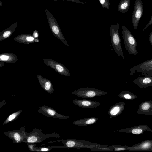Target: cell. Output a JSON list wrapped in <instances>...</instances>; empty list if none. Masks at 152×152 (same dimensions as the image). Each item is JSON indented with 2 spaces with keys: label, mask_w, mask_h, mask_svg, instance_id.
Listing matches in <instances>:
<instances>
[{
  "label": "cell",
  "mask_w": 152,
  "mask_h": 152,
  "mask_svg": "<svg viewBox=\"0 0 152 152\" xmlns=\"http://www.w3.org/2000/svg\"><path fill=\"white\" fill-rule=\"evenodd\" d=\"M114 151L128 150L127 148L129 146H122L119 145H112L110 146Z\"/></svg>",
  "instance_id": "27"
},
{
  "label": "cell",
  "mask_w": 152,
  "mask_h": 152,
  "mask_svg": "<svg viewBox=\"0 0 152 152\" xmlns=\"http://www.w3.org/2000/svg\"><path fill=\"white\" fill-rule=\"evenodd\" d=\"M118 96L127 100H133L137 98V96L133 93L127 91H121L118 95Z\"/></svg>",
  "instance_id": "24"
},
{
  "label": "cell",
  "mask_w": 152,
  "mask_h": 152,
  "mask_svg": "<svg viewBox=\"0 0 152 152\" xmlns=\"http://www.w3.org/2000/svg\"><path fill=\"white\" fill-rule=\"evenodd\" d=\"M38 111L40 113L47 117L62 119H67L69 118V116L58 113L53 109L46 105L40 107Z\"/></svg>",
  "instance_id": "10"
},
{
  "label": "cell",
  "mask_w": 152,
  "mask_h": 152,
  "mask_svg": "<svg viewBox=\"0 0 152 152\" xmlns=\"http://www.w3.org/2000/svg\"><path fill=\"white\" fill-rule=\"evenodd\" d=\"M0 6H1L2 5V2L1 1H0Z\"/></svg>",
  "instance_id": "35"
},
{
  "label": "cell",
  "mask_w": 152,
  "mask_h": 152,
  "mask_svg": "<svg viewBox=\"0 0 152 152\" xmlns=\"http://www.w3.org/2000/svg\"><path fill=\"white\" fill-rule=\"evenodd\" d=\"M90 150L92 151H113V149L111 146L105 145L103 146H96L90 148Z\"/></svg>",
  "instance_id": "26"
},
{
  "label": "cell",
  "mask_w": 152,
  "mask_h": 152,
  "mask_svg": "<svg viewBox=\"0 0 152 152\" xmlns=\"http://www.w3.org/2000/svg\"><path fill=\"white\" fill-rule=\"evenodd\" d=\"M56 141L61 142L64 145V146H57V147L67 148H90L96 146H103L105 145L93 143L85 140L74 139H59L57 140Z\"/></svg>",
  "instance_id": "1"
},
{
  "label": "cell",
  "mask_w": 152,
  "mask_h": 152,
  "mask_svg": "<svg viewBox=\"0 0 152 152\" xmlns=\"http://www.w3.org/2000/svg\"><path fill=\"white\" fill-rule=\"evenodd\" d=\"M32 35L35 38H38L39 36L38 32L37 30L34 31Z\"/></svg>",
  "instance_id": "30"
},
{
  "label": "cell",
  "mask_w": 152,
  "mask_h": 152,
  "mask_svg": "<svg viewBox=\"0 0 152 152\" xmlns=\"http://www.w3.org/2000/svg\"><path fill=\"white\" fill-rule=\"evenodd\" d=\"M17 27V22H15L10 27L1 32L0 41H1L10 37L12 35Z\"/></svg>",
  "instance_id": "21"
},
{
  "label": "cell",
  "mask_w": 152,
  "mask_h": 152,
  "mask_svg": "<svg viewBox=\"0 0 152 152\" xmlns=\"http://www.w3.org/2000/svg\"><path fill=\"white\" fill-rule=\"evenodd\" d=\"M102 7L109 9L110 7V2L109 0H99Z\"/></svg>",
  "instance_id": "28"
},
{
  "label": "cell",
  "mask_w": 152,
  "mask_h": 152,
  "mask_svg": "<svg viewBox=\"0 0 152 152\" xmlns=\"http://www.w3.org/2000/svg\"><path fill=\"white\" fill-rule=\"evenodd\" d=\"M0 61L8 63H14L17 61L18 58L13 53H3L0 54Z\"/></svg>",
  "instance_id": "22"
},
{
  "label": "cell",
  "mask_w": 152,
  "mask_h": 152,
  "mask_svg": "<svg viewBox=\"0 0 152 152\" xmlns=\"http://www.w3.org/2000/svg\"><path fill=\"white\" fill-rule=\"evenodd\" d=\"M152 146V140H146L132 146H129L128 150L133 151H149Z\"/></svg>",
  "instance_id": "13"
},
{
  "label": "cell",
  "mask_w": 152,
  "mask_h": 152,
  "mask_svg": "<svg viewBox=\"0 0 152 152\" xmlns=\"http://www.w3.org/2000/svg\"><path fill=\"white\" fill-rule=\"evenodd\" d=\"M45 12L50 29L53 35L64 45L69 47V45L63 35L57 21L52 14L47 10H45Z\"/></svg>",
  "instance_id": "5"
},
{
  "label": "cell",
  "mask_w": 152,
  "mask_h": 152,
  "mask_svg": "<svg viewBox=\"0 0 152 152\" xmlns=\"http://www.w3.org/2000/svg\"><path fill=\"white\" fill-rule=\"evenodd\" d=\"M98 120V118L96 117L82 118L74 121L73 124L74 125L79 126H87L94 124Z\"/></svg>",
  "instance_id": "20"
},
{
  "label": "cell",
  "mask_w": 152,
  "mask_h": 152,
  "mask_svg": "<svg viewBox=\"0 0 152 152\" xmlns=\"http://www.w3.org/2000/svg\"><path fill=\"white\" fill-rule=\"evenodd\" d=\"M145 131L152 132L151 129L147 125H140L114 131L113 132H122L139 134H142Z\"/></svg>",
  "instance_id": "11"
},
{
  "label": "cell",
  "mask_w": 152,
  "mask_h": 152,
  "mask_svg": "<svg viewBox=\"0 0 152 152\" xmlns=\"http://www.w3.org/2000/svg\"><path fill=\"white\" fill-rule=\"evenodd\" d=\"M28 137L23 142L26 143H35L41 142L45 139L50 137L61 138V137L56 133L44 134L39 128H35L32 131L27 133Z\"/></svg>",
  "instance_id": "2"
},
{
  "label": "cell",
  "mask_w": 152,
  "mask_h": 152,
  "mask_svg": "<svg viewBox=\"0 0 152 152\" xmlns=\"http://www.w3.org/2000/svg\"><path fill=\"white\" fill-rule=\"evenodd\" d=\"M72 94L79 97L92 98L95 97L104 95L107 94L105 91L90 88H83L74 91Z\"/></svg>",
  "instance_id": "6"
},
{
  "label": "cell",
  "mask_w": 152,
  "mask_h": 152,
  "mask_svg": "<svg viewBox=\"0 0 152 152\" xmlns=\"http://www.w3.org/2000/svg\"><path fill=\"white\" fill-rule=\"evenodd\" d=\"M22 112V110H20L11 114L4 121L3 124H8L15 120L18 117Z\"/></svg>",
  "instance_id": "25"
},
{
  "label": "cell",
  "mask_w": 152,
  "mask_h": 152,
  "mask_svg": "<svg viewBox=\"0 0 152 152\" xmlns=\"http://www.w3.org/2000/svg\"><path fill=\"white\" fill-rule=\"evenodd\" d=\"M133 83L141 88L152 86V75H146L138 77L134 80Z\"/></svg>",
  "instance_id": "12"
},
{
  "label": "cell",
  "mask_w": 152,
  "mask_h": 152,
  "mask_svg": "<svg viewBox=\"0 0 152 152\" xmlns=\"http://www.w3.org/2000/svg\"><path fill=\"white\" fill-rule=\"evenodd\" d=\"M4 134L12 139L15 143H21L28 137L27 132L25 131V126L18 130L6 132Z\"/></svg>",
  "instance_id": "7"
},
{
  "label": "cell",
  "mask_w": 152,
  "mask_h": 152,
  "mask_svg": "<svg viewBox=\"0 0 152 152\" xmlns=\"http://www.w3.org/2000/svg\"><path fill=\"white\" fill-rule=\"evenodd\" d=\"M152 24V16L151 17V18L148 24L146 25L145 28H143L142 31H145L149 26L150 25Z\"/></svg>",
  "instance_id": "31"
},
{
  "label": "cell",
  "mask_w": 152,
  "mask_h": 152,
  "mask_svg": "<svg viewBox=\"0 0 152 152\" xmlns=\"http://www.w3.org/2000/svg\"><path fill=\"white\" fill-rule=\"evenodd\" d=\"M149 151H152V146L151 147Z\"/></svg>",
  "instance_id": "36"
},
{
  "label": "cell",
  "mask_w": 152,
  "mask_h": 152,
  "mask_svg": "<svg viewBox=\"0 0 152 152\" xmlns=\"http://www.w3.org/2000/svg\"><path fill=\"white\" fill-rule=\"evenodd\" d=\"M72 103L80 107L84 108H94L101 104L99 102L87 99H75L72 101Z\"/></svg>",
  "instance_id": "15"
},
{
  "label": "cell",
  "mask_w": 152,
  "mask_h": 152,
  "mask_svg": "<svg viewBox=\"0 0 152 152\" xmlns=\"http://www.w3.org/2000/svg\"><path fill=\"white\" fill-rule=\"evenodd\" d=\"M125 104V102H123L111 106L108 111L110 118H114L120 115L124 109Z\"/></svg>",
  "instance_id": "14"
},
{
  "label": "cell",
  "mask_w": 152,
  "mask_h": 152,
  "mask_svg": "<svg viewBox=\"0 0 152 152\" xmlns=\"http://www.w3.org/2000/svg\"><path fill=\"white\" fill-rule=\"evenodd\" d=\"M131 0H121L118 6V10L121 12L125 13L129 10Z\"/></svg>",
  "instance_id": "23"
},
{
  "label": "cell",
  "mask_w": 152,
  "mask_h": 152,
  "mask_svg": "<svg viewBox=\"0 0 152 152\" xmlns=\"http://www.w3.org/2000/svg\"><path fill=\"white\" fill-rule=\"evenodd\" d=\"M142 5L141 0H135L132 17V22L135 30L137 29L139 22L143 14Z\"/></svg>",
  "instance_id": "8"
},
{
  "label": "cell",
  "mask_w": 152,
  "mask_h": 152,
  "mask_svg": "<svg viewBox=\"0 0 152 152\" xmlns=\"http://www.w3.org/2000/svg\"><path fill=\"white\" fill-rule=\"evenodd\" d=\"M44 63L50 67L60 74L65 76H70L71 74L67 69L62 64L50 59H43Z\"/></svg>",
  "instance_id": "9"
},
{
  "label": "cell",
  "mask_w": 152,
  "mask_h": 152,
  "mask_svg": "<svg viewBox=\"0 0 152 152\" xmlns=\"http://www.w3.org/2000/svg\"><path fill=\"white\" fill-rule=\"evenodd\" d=\"M151 66L152 59L148 60L131 68L130 70V75H132L136 73H141Z\"/></svg>",
  "instance_id": "16"
},
{
  "label": "cell",
  "mask_w": 152,
  "mask_h": 152,
  "mask_svg": "<svg viewBox=\"0 0 152 152\" xmlns=\"http://www.w3.org/2000/svg\"><path fill=\"white\" fill-rule=\"evenodd\" d=\"M141 75H152V66L149 68L141 72Z\"/></svg>",
  "instance_id": "29"
},
{
  "label": "cell",
  "mask_w": 152,
  "mask_h": 152,
  "mask_svg": "<svg viewBox=\"0 0 152 152\" xmlns=\"http://www.w3.org/2000/svg\"><path fill=\"white\" fill-rule=\"evenodd\" d=\"M149 40L151 44L152 45V31L149 34Z\"/></svg>",
  "instance_id": "33"
},
{
  "label": "cell",
  "mask_w": 152,
  "mask_h": 152,
  "mask_svg": "<svg viewBox=\"0 0 152 152\" xmlns=\"http://www.w3.org/2000/svg\"><path fill=\"white\" fill-rule=\"evenodd\" d=\"M0 65V67H1V66H4V63H3L2 62L1 63V62Z\"/></svg>",
  "instance_id": "34"
},
{
  "label": "cell",
  "mask_w": 152,
  "mask_h": 152,
  "mask_svg": "<svg viewBox=\"0 0 152 152\" xmlns=\"http://www.w3.org/2000/svg\"><path fill=\"white\" fill-rule=\"evenodd\" d=\"M66 0L68 1H71L72 2H75L77 3H81L83 4H84V3L80 1L79 0Z\"/></svg>",
  "instance_id": "32"
},
{
  "label": "cell",
  "mask_w": 152,
  "mask_h": 152,
  "mask_svg": "<svg viewBox=\"0 0 152 152\" xmlns=\"http://www.w3.org/2000/svg\"><path fill=\"white\" fill-rule=\"evenodd\" d=\"M37 77L41 86L45 91L50 94L53 92L54 89L50 80L39 74L37 75Z\"/></svg>",
  "instance_id": "18"
},
{
  "label": "cell",
  "mask_w": 152,
  "mask_h": 152,
  "mask_svg": "<svg viewBox=\"0 0 152 152\" xmlns=\"http://www.w3.org/2000/svg\"><path fill=\"white\" fill-rule=\"evenodd\" d=\"M122 36L125 48L130 54L136 55L138 52L136 49L137 43L129 30L125 26L122 27Z\"/></svg>",
  "instance_id": "3"
},
{
  "label": "cell",
  "mask_w": 152,
  "mask_h": 152,
  "mask_svg": "<svg viewBox=\"0 0 152 152\" xmlns=\"http://www.w3.org/2000/svg\"><path fill=\"white\" fill-rule=\"evenodd\" d=\"M137 112L141 115H152V101H147L142 102L139 105Z\"/></svg>",
  "instance_id": "17"
},
{
  "label": "cell",
  "mask_w": 152,
  "mask_h": 152,
  "mask_svg": "<svg viewBox=\"0 0 152 152\" xmlns=\"http://www.w3.org/2000/svg\"><path fill=\"white\" fill-rule=\"evenodd\" d=\"M14 40L16 42L27 44L39 42L38 38H35L32 35L27 34H20L15 37Z\"/></svg>",
  "instance_id": "19"
},
{
  "label": "cell",
  "mask_w": 152,
  "mask_h": 152,
  "mask_svg": "<svg viewBox=\"0 0 152 152\" xmlns=\"http://www.w3.org/2000/svg\"><path fill=\"white\" fill-rule=\"evenodd\" d=\"M119 24L118 23L115 25L112 24L110 26V31L111 41L112 47L116 53L119 56H121L125 61L119 34Z\"/></svg>",
  "instance_id": "4"
}]
</instances>
